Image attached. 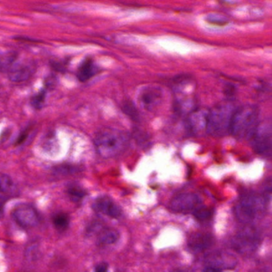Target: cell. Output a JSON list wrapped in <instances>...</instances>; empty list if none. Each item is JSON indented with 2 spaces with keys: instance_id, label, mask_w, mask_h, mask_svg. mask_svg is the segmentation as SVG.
Here are the masks:
<instances>
[{
  "instance_id": "15",
  "label": "cell",
  "mask_w": 272,
  "mask_h": 272,
  "mask_svg": "<svg viewBox=\"0 0 272 272\" xmlns=\"http://www.w3.org/2000/svg\"><path fill=\"white\" fill-rule=\"evenodd\" d=\"M18 53L14 50L0 52V71L8 73L16 63Z\"/></svg>"
},
{
  "instance_id": "23",
  "label": "cell",
  "mask_w": 272,
  "mask_h": 272,
  "mask_svg": "<svg viewBox=\"0 0 272 272\" xmlns=\"http://www.w3.org/2000/svg\"><path fill=\"white\" fill-rule=\"evenodd\" d=\"M108 265L105 263H101L99 265H97L95 268V272H107Z\"/></svg>"
},
{
  "instance_id": "19",
  "label": "cell",
  "mask_w": 272,
  "mask_h": 272,
  "mask_svg": "<svg viewBox=\"0 0 272 272\" xmlns=\"http://www.w3.org/2000/svg\"><path fill=\"white\" fill-rule=\"evenodd\" d=\"M67 193L72 201H76V202L81 201L86 196V193H85V191L82 188H80L78 186H74V185L70 186L68 189Z\"/></svg>"
},
{
  "instance_id": "7",
  "label": "cell",
  "mask_w": 272,
  "mask_h": 272,
  "mask_svg": "<svg viewBox=\"0 0 272 272\" xmlns=\"http://www.w3.org/2000/svg\"><path fill=\"white\" fill-rule=\"evenodd\" d=\"M164 92L160 86L149 85L138 91L137 98L141 108L151 112L157 109L163 100Z\"/></svg>"
},
{
  "instance_id": "18",
  "label": "cell",
  "mask_w": 272,
  "mask_h": 272,
  "mask_svg": "<svg viewBox=\"0 0 272 272\" xmlns=\"http://www.w3.org/2000/svg\"><path fill=\"white\" fill-rule=\"evenodd\" d=\"M213 210L208 207L199 206L193 211V216L198 221H206L212 217Z\"/></svg>"
},
{
  "instance_id": "2",
  "label": "cell",
  "mask_w": 272,
  "mask_h": 272,
  "mask_svg": "<svg viewBox=\"0 0 272 272\" xmlns=\"http://www.w3.org/2000/svg\"><path fill=\"white\" fill-rule=\"evenodd\" d=\"M260 109L248 104L237 108L233 115L230 134L239 139H249L260 124Z\"/></svg>"
},
{
  "instance_id": "5",
  "label": "cell",
  "mask_w": 272,
  "mask_h": 272,
  "mask_svg": "<svg viewBox=\"0 0 272 272\" xmlns=\"http://www.w3.org/2000/svg\"><path fill=\"white\" fill-rule=\"evenodd\" d=\"M253 150L260 155L270 156L272 148V126L271 120L260 122L249 138Z\"/></svg>"
},
{
  "instance_id": "14",
  "label": "cell",
  "mask_w": 272,
  "mask_h": 272,
  "mask_svg": "<svg viewBox=\"0 0 272 272\" xmlns=\"http://www.w3.org/2000/svg\"><path fill=\"white\" fill-rule=\"evenodd\" d=\"M97 68L91 58H86L81 63L78 69L77 77L80 82H85L97 74Z\"/></svg>"
},
{
  "instance_id": "12",
  "label": "cell",
  "mask_w": 272,
  "mask_h": 272,
  "mask_svg": "<svg viewBox=\"0 0 272 272\" xmlns=\"http://www.w3.org/2000/svg\"><path fill=\"white\" fill-rule=\"evenodd\" d=\"M34 72H35V66L32 62L15 63L8 71V78L13 82H26L31 78Z\"/></svg>"
},
{
  "instance_id": "3",
  "label": "cell",
  "mask_w": 272,
  "mask_h": 272,
  "mask_svg": "<svg viewBox=\"0 0 272 272\" xmlns=\"http://www.w3.org/2000/svg\"><path fill=\"white\" fill-rule=\"evenodd\" d=\"M236 109L237 107L233 102L223 101L209 110L207 133L216 137L230 134Z\"/></svg>"
},
{
  "instance_id": "4",
  "label": "cell",
  "mask_w": 272,
  "mask_h": 272,
  "mask_svg": "<svg viewBox=\"0 0 272 272\" xmlns=\"http://www.w3.org/2000/svg\"><path fill=\"white\" fill-rule=\"evenodd\" d=\"M267 207V197L249 193L241 197L234 207L235 216L243 224H252L261 218Z\"/></svg>"
},
{
  "instance_id": "16",
  "label": "cell",
  "mask_w": 272,
  "mask_h": 272,
  "mask_svg": "<svg viewBox=\"0 0 272 272\" xmlns=\"http://www.w3.org/2000/svg\"><path fill=\"white\" fill-rule=\"evenodd\" d=\"M118 238H119V234L117 231L107 229L100 233L99 237L97 239V245L101 246L113 245L117 242Z\"/></svg>"
},
{
  "instance_id": "25",
  "label": "cell",
  "mask_w": 272,
  "mask_h": 272,
  "mask_svg": "<svg viewBox=\"0 0 272 272\" xmlns=\"http://www.w3.org/2000/svg\"><path fill=\"white\" fill-rule=\"evenodd\" d=\"M265 272V271H261V272Z\"/></svg>"
},
{
  "instance_id": "24",
  "label": "cell",
  "mask_w": 272,
  "mask_h": 272,
  "mask_svg": "<svg viewBox=\"0 0 272 272\" xmlns=\"http://www.w3.org/2000/svg\"><path fill=\"white\" fill-rule=\"evenodd\" d=\"M203 272H222V270L217 267L212 266L208 267Z\"/></svg>"
},
{
  "instance_id": "1",
  "label": "cell",
  "mask_w": 272,
  "mask_h": 272,
  "mask_svg": "<svg viewBox=\"0 0 272 272\" xmlns=\"http://www.w3.org/2000/svg\"><path fill=\"white\" fill-rule=\"evenodd\" d=\"M93 141L101 157L111 158L126 150L129 145V137L126 132L121 129L105 128L96 134Z\"/></svg>"
},
{
  "instance_id": "20",
  "label": "cell",
  "mask_w": 272,
  "mask_h": 272,
  "mask_svg": "<svg viewBox=\"0 0 272 272\" xmlns=\"http://www.w3.org/2000/svg\"><path fill=\"white\" fill-rule=\"evenodd\" d=\"M13 185L14 183L10 177L0 173V194L8 193L12 189Z\"/></svg>"
},
{
  "instance_id": "13",
  "label": "cell",
  "mask_w": 272,
  "mask_h": 272,
  "mask_svg": "<svg viewBox=\"0 0 272 272\" xmlns=\"http://www.w3.org/2000/svg\"><path fill=\"white\" fill-rule=\"evenodd\" d=\"M213 237L209 233H195L189 239V247L193 252L201 253L213 245Z\"/></svg>"
},
{
  "instance_id": "10",
  "label": "cell",
  "mask_w": 272,
  "mask_h": 272,
  "mask_svg": "<svg viewBox=\"0 0 272 272\" xmlns=\"http://www.w3.org/2000/svg\"><path fill=\"white\" fill-rule=\"evenodd\" d=\"M208 113L205 109H196L187 115V128L192 134L196 136L207 133Z\"/></svg>"
},
{
  "instance_id": "22",
  "label": "cell",
  "mask_w": 272,
  "mask_h": 272,
  "mask_svg": "<svg viewBox=\"0 0 272 272\" xmlns=\"http://www.w3.org/2000/svg\"><path fill=\"white\" fill-rule=\"evenodd\" d=\"M38 248L37 245L32 244L27 247L26 251V257L29 261H33L38 257Z\"/></svg>"
},
{
  "instance_id": "8",
  "label": "cell",
  "mask_w": 272,
  "mask_h": 272,
  "mask_svg": "<svg viewBox=\"0 0 272 272\" xmlns=\"http://www.w3.org/2000/svg\"><path fill=\"white\" fill-rule=\"evenodd\" d=\"M201 203L202 200L196 193H181L172 199L169 208L174 213H189L201 206Z\"/></svg>"
},
{
  "instance_id": "11",
  "label": "cell",
  "mask_w": 272,
  "mask_h": 272,
  "mask_svg": "<svg viewBox=\"0 0 272 272\" xmlns=\"http://www.w3.org/2000/svg\"><path fill=\"white\" fill-rule=\"evenodd\" d=\"M92 208L96 213L105 215L113 219L119 218L122 214L121 208L108 197H102L96 199Z\"/></svg>"
},
{
  "instance_id": "9",
  "label": "cell",
  "mask_w": 272,
  "mask_h": 272,
  "mask_svg": "<svg viewBox=\"0 0 272 272\" xmlns=\"http://www.w3.org/2000/svg\"><path fill=\"white\" fill-rule=\"evenodd\" d=\"M12 217L18 225L25 229L37 226L40 221L38 212L33 207L27 205L16 207L12 211Z\"/></svg>"
},
{
  "instance_id": "21",
  "label": "cell",
  "mask_w": 272,
  "mask_h": 272,
  "mask_svg": "<svg viewBox=\"0 0 272 272\" xmlns=\"http://www.w3.org/2000/svg\"><path fill=\"white\" fill-rule=\"evenodd\" d=\"M46 98V90H42L38 92L37 94L33 96L31 98V104L35 109H40L42 108V105Z\"/></svg>"
},
{
  "instance_id": "6",
  "label": "cell",
  "mask_w": 272,
  "mask_h": 272,
  "mask_svg": "<svg viewBox=\"0 0 272 272\" xmlns=\"http://www.w3.org/2000/svg\"><path fill=\"white\" fill-rule=\"evenodd\" d=\"M261 245V237L256 229L246 228L241 230L232 240V247L241 254L254 253Z\"/></svg>"
},
{
  "instance_id": "17",
  "label": "cell",
  "mask_w": 272,
  "mask_h": 272,
  "mask_svg": "<svg viewBox=\"0 0 272 272\" xmlns=\"http://www.w3.org/2000/svg\"><path fill=\"white\" fill-rule=\"evenodd\" d=\"M53 223L56 229L63 231L67 229L70 224V217L66 213H59L54 215L53 217Z\"/></svg>"
}]
</instances>
